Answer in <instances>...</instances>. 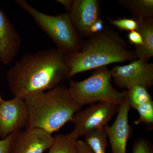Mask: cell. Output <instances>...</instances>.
Segmentation results:
<instances>
[{"instance_id":"cell-1","label":"cell","mask_w":153,"mask_h":153,"mask_svg":"<svg viewBox=\"0 0 153 153\" xmlns=\"http://www.w3.org/2000/svg\"><path fill=\"white\" fill-rule=\"evenodd\" d=\"M67 54L58 49L27 53L7 73L12 94L24 99L51 90L69 79Z\"/></svg>"},{"instance_id":"cell-2","label":"cell","mask_w":153,"mask_h":153,"mask_svg":"<svg viewBox=\"0 0 153 153\" xmlns=\"http://www.w3.org/2000/svg\"><path fill=\"white\" fill-rule=\"evenodd\" d=\"M69 79L79 73L107 66L114 63L137 59L134 51L112 30L104 29L82 42L76 52L67 54Z\"/></svg>"},{"instance_id":"cell-3","label":"cell","mask_w":153,"mask_h":153,"mask_svg":"<svg viewBox=\"0 0 153 153\" xmlns=\"http://www.w3.org/2000/svg\"><path fill=\"white\" fill-rule=\"evenodd\" d=\"M25 101L29 117L26 128H38L52 134L71 122L82 107L63 84L28 97Z\"/></svg>"},{"instance_id":"cell-4","label":"cell","mask_w":153,"mask_h":153,"mask_svg":"<svg viewBox=\"0 0 153 153\" xmlns=\"http://www.w3.org/2000/svg\"><path fill=\"white\" fill-rule=\"evenodd\" d=\"M15 2L33 18L38 27L55 43L57 49L70 54L80 49L83 41L68 13L50 16L34 8L25 0Z\"/></svg>"},{"instance_id":"cell-5","label":"cell","mask_w":153,"mask_h":153,"mask_svg":"<svg viewBox=\"0 0 153 153\" xmlns=\"http://www.w3.org/2000/svg\"><path fill=\"white\" fill-rule=\"evenodd\" d=\"M111 80L110 70L105 66L95 69L91 76L82 81L70 80L68 89L75 101L81 106L99 102L120 105L126 97L127 91L115 89Z\"/></svg>"},{"instance_id":"cell-6","label":"cell","mask_w":153,"mask_h":153,"mask_svg":"<svg viewBox=\"0 0 153 153\" xmlns=\"http://www.w3.org/2000/svg\"><path fill=\"white\" fill-rule=\"evenodd\" d=\"M119 106L107 102L93 103L83 110L77 111L70 122L74 124V128L80 136L85 137L91 132L105 128L111 118L118 112Z\"/></svg>"},{"instance_id":"cell-7","label":"cell","mask_w":153,"mask_h":153,"mask_svg":"<svg viewBox=\"0 0 153 153\" xmlns=\"http://www.w3.org/2000/svg\"><path fill=\"white\" fill-rule=\"evenodd\" d=\"M112 79L119 87L128 90L137 85L147 88L153 84V64L140 59L124 66H116L110 70Z\"/></svg>"},{"instance_id":"cell-8","label":"cell","mask_w":153,"mask_h":153,"mask_svg":"<svg viewBox=\"0 0 153 153\" xmlns=\"http://www.w3.org/2000/svg\"><path fill=\"white\" fill-rule=\"evenodd\" d=\"M27 108L25 100L15 97L0 103V138L26 128L29 123Z\"/></svg>"},{"instance_id":"cell-9","label":"cell","mask_w":153,"mask_h":153,"mask_svg":"<svg viewBox=\"0 0 153 153\" xmlns=\"http://www.w3.org/2000/svg\"><path fill=\"white\" fill-rule=\"evenodd\" d=\"M53 140L52 134L42 129L26 128L15 133L10 153H44Z\"/></svg>"},{"instance_id":"cell-10","label":"cell","mask_w":153,"mask_h":153,"mask_svg":"<svg viewBox=\"0 0 153 153\" xmlns=\"http://www.w3.org/2000/svg\"><path fill=\"white\" fill-rule=\"evenodd\" d=\"M130 108L126 96L120 105L114 122L111 126H106L105 128L112 153H126L127 145L131 131L128 122Z\"/></svg>"},{"instance_id":"cell-11","label":"cell","mask_w":153,"mask_h":153,"mask_svg":"<svg viewBox=\"0 0 153 153\" xmlns=\"http://www.w3.org/2000/svg\"><path fill=\"white\" fill-rule=\"evenodd\" d=\"M68 13L81 37H90L91 27L100 19V1L98 0H73L71 10Z\"/></svg>"},{"instance_id":"cell-12","label":"cell","mask_w":153,"mask_h":153,"mask_svg":"<svg viewBox=\"0 0 153 153\" xmlns=\"http://www.w3.org/2000/svg\"><path fill=\"white\" fill-rule=\"evenodd\" d=\"M22 44L18 31L4 12L0 8V61L9 65L16 58Z\"/></svg>"},{"instance_id":"cell-13","label":"cell","mask_w":153,"mask_h":153,"mask_svg":"<svg viewBox=\"0 0 153 153\" xmlns=\"http://www.w3.org/2000/svg\"><path fill=\"white\" fill-rule=\"evenodd\" d=\"M137 31L142 36L143 45L135 47L134 51L138 59L148 62L153 57V19H138Z\"/></svg>"},{"instance_id":"cell-14","label":"cell","mask_w":153,"mask_h":153,"mask_svg":"<svg viewBox=\"0 0 153 153\" xmlns=\"http://www.w3.org/2000/svg\"><path fill=\"white\" fill-rule=\"evenodd\" d=\"M79 137V133L75 128L69 133L56 135L48 153H77V142Z\"/></svg>"},{"instance_id":"cell-15","label":"cell","mask_w":153,"mask_h":153,"mask_svg":"<svg viewBox=\"0 0 153 153\" xmlns=\"http://www.w3.org/2000/svg\"><path fill=\"white\" fill-rule=\"evenodd\" d=\"M118 1L137 20L153 18V0H121Z\"/></svg>"},{"instance_id":"cell-16","label":"cell","mask_w":153,"mask_h":153,"mask_svg":"<svg viewBox=\"0 0 153 153\" xmlns=\"http://www.w3.org/2000/svg\"><path fill=\"white\" fill-rule=\"evenodd\" d=\"M85 142L94 153H105L107 136L105 128L91 132L85 136Z\"/></svg>"},{"instance_id":"cell-17","label":"cell","mask_w":153,"mask_h":153,"mask_svg":"<svg viewBox=\"0 0 153 153\" xmlns=\"http://www.w3.org/2000/svg\"><path fill=\"white\" fill-rule=\"evenodd\" d=\"M147 89L142 85H137L127 91V98L131 108L135 109L140 105L152 101Z\"/></svg>"},{"instance_id":"cell-18","label":"cell","mask_w":153,"mask_h":153,"mask_svg":"<svg viewBox=\"0 0 153 153\" xmlns=\"http://www.w3.org/2000/svg\"><path fill=\"white\" fill-rule=\"evenodd\" d=\"M139 114V118L135 121V124L145 123L149 126L153 124V102H147L136 108Z\"/></svg>"},{"instance_id":"cell-19","label":"cell","mask_w":153,"mask_h":153,"mask_svg":"<svg viewBox=\"0 0 153 153\" xmlns=\"http://www.w3.org/2000/svg\"><path fill=\"white\" fill-rule=\"evenodd\" d=\"M108 20L110 24L122 31H134L137 30L138 27V22L135 19L125 18L114 20L108 18Z\"/></svg>"},{"instance_id":"cell-20","label":"cell","mask_w":153,"mask_h":153,"mask_svg":"<svg viewBox=\"0 0 153 153\" xmlns=\"http://www.w3.org/2000/svg\"><path fill=\"white\" fill-rule=\"evenodd\" d=\"M132 153H153L152 145L146 140H137L133 145Z\"/></svg>"},{"instance_id":"cell-21","label":"cell","mask_w":153,"mask_h":153,"mask_svg":"<svg viewBox=\"0 0 153 153\" xmlns=\"http://www.w3.org/2000/svg\"><path fill=\"white\" fill-rule=\"evenodd\" d=\"M15 133L11 134L5 138L0 140V153H10Z\"/></svg>"},{"instance_id":"cell-22","label":"cell","mask_w":153,"mask_h":153,"mask_svg":"<svg viewBox=\"0 0 153 153\" xmlns=\"http://www.w3.org/2000/svg\"><path fill=\"white\" fill-rule=\"evenodd\" d=\"M128 39L129 43L132 45H134L135 47H141L143 45L142 36L137 30L129 32Z\"/></svg>"},{"instance_id":"cell-23","label":"cell","mask_w":153,"mask_h":153,"mask_svg":"<svg viewBox=\"0 0 153 153\" xmlns=\"http://www.w3.org/2000/svg\"><path fill=\"white\" fill-rule=\"evenodd\" d=\"M104 30V22L101 19H99L91 25L89 30L90 37L102 32Z\"/></svg>"},{"instance_id":"cell-24","label":"cell","mask_w":153,"mask_h":153,"mask_svg":"<svg viewBox=\"0 0 153 153\" xmlns=\"http://www.w3.org/2000/svg\"><path fill=\"white\" fill-rule=\"evenodd\" d=\"M94 153L85 141L78 140L77 142V153Z\"/></svg>"},{"instance_id":"cell-25","label":"cell","mask_w":153,"mask_h":153,"mask_svg":"<svg viewBox=\"0 0 153 153\" xmlns=\"http://www.w3.org/2000/svg\"><path fill=\"white\" fill-rule=\"evenodd\" d=\"M56 1L64 6L68 13L71 10L73 3V0H57Z\"/></svg>"},{"instance_id":"cell-26","label":"cell","mask_w":153,"mask_h":153,"mask_svg":"<svg viewBox=\"0 0 153 153\" xmlns=\"http://www.w3.org/2000/svg\"><path fill=\"white\" fill-rule=\"evenodd\" d=\"M3 100H4L2 98L1 96V93H0V103L2 102Z\"/></svg>"}]
</instances>
